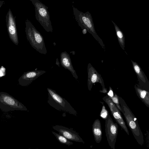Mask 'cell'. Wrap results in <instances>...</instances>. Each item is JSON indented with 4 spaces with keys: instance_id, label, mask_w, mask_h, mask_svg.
<instances>
[{
    "instance_id": "cell-14",
    "label": "cell",
    "mask_w": 149,
    "mask_h": 149,
    "mask_svg": "<svg viewBox=\"0 0 149 149\" xmlns=\"http://www.w3.org/2000/svg\"><path fill=\"white\" fill-rule=\"evenodd\" d=\"M92 131L95 140L97 143H100L102 139V131L101 122L97 119L93 122L92 125Z\"/></svg>"
},
{
    "instance_id": "cell-21",
    "label": "cell",
    "mask_w": 149,
    "mask_h": 149,
    "mask_svg": "<svg viewBox=\"0 0 149 149\" xmlns=\"http://www.w3.org/2000/svg\"><path fill=\"white\" fill-rule=\"evenodd\" d=\"M100 92L101 93H107L108 92L106 88L104 89H102V90H100Z\"/></svg>"
},
{
    "instance_id": "cell-22",
    "label": "cell",
    "mask_w": 149,
    "mask_h": 149,
    "mask_svg": "<svg viewBox=\"0 0 149 149\" xmlns=\"http://www.w3.org/2000/svg\"><path fill=\"white\" fill-rule=\"evenodd\" d=\"M56 64L57 65L58 67H60V63L58 60V58H57L56 60Z\"/></svg>"
},
{
    "instance_id": "cell-4",
    "label": "cell",
    "mask_w": 149,
    "mask_h": 149,
    "mask_svg": "<svg viewBox=\"0 0 149 149\" xmlns=\"http://www.w3.org/2000/svg\"><path fill=\"white\" fill-rule=\"evenodd\" d=\"M29 0L35 7L36 19L47 32H52L53 27L48 7L39 0Z\"/></svg>"
},
{
    "instance_id": "cell-17",
    "label": "cell",
    "mask_w": 149,
    "mask_h": 149,
    "mask_svg": "<svg viewBox=\"0 0 149 149\" xmlns=\"http://www.w3.org/2000/svg\"><path fill=\"white\" fill-rule=\"evenodd\" d=\"M133 68L139 77V78L144 83H146V80L144 74L140 66L136 62H134L131 60Z\"/></svg>"
},
{
    "instance_id": "cell-24",
    "label": "cell",
    "mask_w": 149,
    "mask_h": 149,
    "mask_svg": "<svg viewBox=\"0 0 149 149\" xmlns=\"http://www.w3.org/2000/svg\"><path fill=\"white\" fill-rule=\"evenodd\" d=\"M5 3L4 1H0V8L3 5V4Z\"/></svg>"
},
{
    "instance_id": "cell-3",
    "label": "cell",
    "mask_w": 149,
    "mask_h": 149,
    "mask_svg": "<svg viewBox=\"0 0 149 149\" xmlns=\"http://www.w3.org/2000/svg\"><path fill=\"white\" fill-rule=\"evenodd\" d=\"M47 89L48 95L47 102L51 106L58 111L77 116V112L67 100L55 90L49 88Z\"/></svg>"
},
{
    "instance_id": "cell-25",
    "label": "cell",
    "mask_w": 149,
    "mask_h": 149,
    "mask_svg": "<svg viewBox=\"0 0 149 149\" xmlns=\"http://www.w3.org/2000/svg\"><path fill=\"white\" fill-rule=\"evenodd\" d=\"M70 53H72L73 55H74L75 54V52L74 51H72L70 52Z\"/></svg>"
},
{
    "instance_id": "cell-5",
    "label": "cell",
    "mask_w": 149,
    "mask_h": 149,
    "mask_svg": "<svg viewBox=\"0 0 149 149\" xmlns=\"http://www.w3.org/2000/svg\"><path fill=\"white\" fill-rule=\"evenodd\" d=\"M0 109L3 111L15 110L27 111L21 102L8 93L0 92Z\"/></svg>"
},
{
    "instance_id": "cell-10",
    "label": "cell",
    "mask_w": 149,
    "mask_h": 149,
    "mask_svg": "<svg viewBox=\"0 0 149 149\" xmlns=\"http://www.w3.org/2000/svg\"><path fill=\"white\" fill-rule=\"evenodd\" d=\"M52 128L70 141L85 143L78 134L71 129L58 125L53 126Z\"/></svg>"
},
{
    "instance_id": "cell-12",
    "label": "cell",
    "mask_w": 149,
    "mask_h": 149,
    "mask_svg": "<svg viewBox=\"0 0 149 149\" xmlns=\"http://www.w3.org/2000/svg\"><path fill=\"white\" fill-rule=\"evenodd\" d=\"M46 72L42 70H33L24 72L18 80L19 84L22 86H27Z\"/></svg>"
},
{
    "instance_id": "cell-15",
    "label": "cell",
    "mask_w": 149,
    "mask_h": 149,
    "mask_svg": "<svg viewBox=\"0 0 149 149\" xmlns=\"http://www.w3.org/2000/svg\"><path fill=\"white\" fill-rule=\"evenodd\" d=\"M137 96L147 107H149V92L148 91L134 86Z\"/></svg>"
},
{
    "instance_id": "cell-7",
    "label": "cell",
    "mask_w": 149,
    "mask_h": 149,
    "mask_svg": "<svg viewBox=\"0 0 149 149\" xmlns=\"http://www.w3.org/2000/svg\"><path fill=\"white\" fill-rule=\"evenodd\" d=\"M105 121V132L107 141L111 148L115 149L118 132V125L114 123L109 114Z\"/></svg>"
},
{
    "instance_id": "cell-18",
    "label": "cell",
    "mask_w": 149,
    "mask_h": 149,
    "mask_svg": "<svg viewBox=\"0 0 149 149\" xmlns=\"http://www.w3.org/2000/svg\"><path fill=\"white\" fill-rule=\"evenodd\" d=\"M52 133L55 136L57 140L61 143L68 146H70L73 144L72 142L68 139L62 135L53 131H52Z\"/></svg>"
},
{
    "instance_id": "cell-1",
    "label": "cell",
    "mask_w": 149,
    "mask_h": 149,
    "mask_svg": "<svg viewBox=\"0 0 149 149\" xmlns=\"http://www.w3.org/2000/svg\"><path fill=\"white\" fill-rule=\"evenodd\" d=\"M118 96L121 108V112L124 116L127 124L138 143L142 146L144 143L143 136L138 120L124 100L118 95Z\"/></svg>"
},
{
    "instance_id": "cell-19",
    "label": "cell",
    "mask_w": 149,
    "mask_h": 149,
    "mask_svg": "<svg viewBox=\"0 0 149 149\" xmlns=\"http://www.w3.org/2000/svg\"><path fill=\"white\" fill-rule=\"evenodd\" d=\"M116 29L119 43L121 48L124 50L125 40L124 34L117 27H116Z\"/></svg>"
},
{
    "instance_id": "cell-16",
    "label": "cell",
    "mask_w": 149,
    "mask_h": 149,
    "mask_svg": "<svg viewBox=\"0 0 149 149\" xmlns=\"http://www.w3.org/2000/svg\"><path fill=\"white\" fill-rule=\"evenodd\" d=\"M107 93L121 112V108L119 102L118 95L116 94L113 92L112 89L111 87H109V91Z\"/></svg>"
},
{
    "instance_id": "cell-9",
    "label": "cell",
    "mask_w": 149,
    "mask_h": 149,
    "mask_svg": "<svg viewBox=\"0 0 149 149\" xmlns=\"http://www.w3.org/2000/svg\"><path fill=\"white\" fill-rule=\"evenodd\" d=\"M15 17H16L13 16L10 9L9 8L6 17L7 30L11 40L17 45L19 43V40Z\"/></svg>"
},
{
    "instance_id": "cell-6",
    "label": "cell",
    "mask_w": 149,
    "mask_h": 149,
    "mask_svg": "<svg viewBox=\"0 0 149 149\" xmlns=\"http://www.w3.org/2000/svg\"><path fill=\"white\" fill-rule=\"evenodd\" d=\"M73 14L75 19L79 25L82 29H87L88 31L91 33L101 45L104 46L102 40L95 32L93 27L91 21L86 15L80 11L78 9L72 6Z\"/></svg>"
},
{
    "instance_id": "cell-23",
    "label": "cell",
    "mask_w": 149,
    "mask_h": 149,
    "mask_svg": "<svg viewBox=\"0 0 149 149\" xmlns=\"http://www.w3.org/2000/svg\"><path fill=\"white\" fill-rule=\"evenodd\" d=\"M87 29H86L85 28L82 30V32L83 34H86L87 33Z\"/></svg>"
},
{
    "instance_id": "cell-11",
    "label": "cell",
    "mask_w": 149,
    "mask_h": 149,
    "mask_svg": "<svg viewBox=\"0 0 149 149\" xmlns=\"http://www.w3.org/2000/svg\"><path fill=\"white\" fill-rule=\"evenodd\" d=\"M87 70V85L88 89L89 91L91 90L93 84L96 83H100L102 87V89L106 88L103 79L101 75L90 63L88 64Z\"/></svg>"
},
{
    "instance_id": "cell-2",
    "label": "cell",
    "mask_w": 149,
    "mask_h": 149,
    "mask_svg": "<svg viewBox=\"0 0 149 149\" xmlns=\"http://www.w3.org/2000/svg\"><path fill=\"white\" fill-rule=\"evenodd\" d=\"M25 24L26 37L31 46L38 52L45 55L47 50L43 37L28 19L25 21Z\"/></svg>"
},
{
    "instance_id": "cell-13",
    "label": "cell",
    "mask_w": 149,
    "mask_h": 149,
    "mask_svg": "<svg viewBox=\"0 0 149 149\" xmlns=\"http://www.w3.org/2000/svg\"><path fill=\"white\" fill-rule=\"evenodd\" d=\"M60 61L62 67L69 70L73 76L77 79L78 77L73 67L70 55L66 52L64 51L61 53Z\"/></svg>"
},
{
    "instance_id": "cell-20",
    "label": "cell",
    "mask_w": 149,
    "mask_h": 149,
    "mask_svg": "<svg viewBox=\"0 0 149 149\" xmlns=\"http://www.w3.org/2000/svg\"><path fill=\"white\" fill-rule=\"evenodd\" d=\"M103 105L101 111L100 113V117L105 120L109 114L108 111L106 109L103 102H100Z\"/></svg>"
},
{
    "instance_id": "cell-8",
    "label": "cell",
    "mask_w": 149,
    "mask_h": 149,
    "mask_svg": "<svg viewBox=\"0 0 149 149\" xmlns=\"http://www.w3.org/2000/svg\"><path fill=\"white\" fill-rule=\"evenodd\" d=\"M102 99L108 105L112 115L117 123L125 131L127 134L129 135V133L128 129L123 119L120 111L108 95L104 96L102 98Z\"/></svg>"
}]
</instances>
